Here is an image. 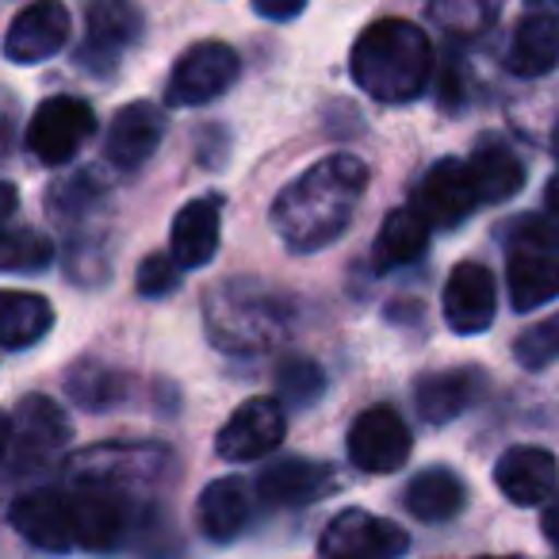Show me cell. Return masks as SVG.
I'll return each mask as SVG.
<instances>
[{"label":"cell","mask_w":559,"mask_h":559,"mask_svg":"<svg viewBox=\"0 0 559 559\" xmlns=\"http://www.w3.org/2000/svg\"><path fill=\"white\" fill-rule=\"evenodd\" d=\"M368 192V169L353 154H330L299 173L272 203V226L292 253H314L337 241L353 223L360 195Z\"/></svg>","instance_id":"obj_1"},{"label":"cell","mask_w":559,"mask_h":559,"mask_svg":"<svg viewBox=\"0 0 559 559\" xmlns=\"http://www.w3.org/2000/svg\"><path fill=\"white\" fill-rule=\"evenodd\" d=\"M349 73L380 104H411L433 81V43L411 20H376L349 55Z\"/></svg>","instance_id":"obj_2"},{"label":"cell","mask_w":559,"mask_h":559,"mask_svg":"<svg viewBox=\"0 0 559 559\" xmlns=\"http://www.w3.org/2000/svg\"><path fill=\"white\" fill-rule=\"evenodd\" d=\"M203 322H207V337L223 353L253 357V353H264L284 342L292 326V307L272 288L238 276L207 292Z\"/></svg>","instance_id":"obj_3"},{"label":"cell","mask_w":559,"mask_h":559,"mask_svg":"<svg viewBox=\"0 0 559 559\" xmlns=\"http://www.w3.org/2000/svg\"><path fill=\"white\" fill-rule=\"evenodd\" d=\"M518 241L510 246V288L513 311H536V307L559 299V234L548 218H521L513 223Z\"/></svg>","instance_id":"obj_4"},{"label":"cell","mask_w":559,"mask_h":559,"mask_svg":"<svg viewBox=\"0 0 559 559\" xmlns=\"http://www.w3.org/2000/svg\"><path fill=\"white\" fill-rule=\"evenodd\" d=\"M66 441H70V421H66L62 406L47 395H27L9 414V449H4V464L9 475L43 472L55 456H62Z\"/></svg>","instance_id":"obj_5"},{"label":"cell","mask_w":559,"mask_h":559,"mask_svg":"<svg viewBox=\"0 0 559 559\" xmlns=\"http://www.w3.org/2000/svg\"><path fill=\"white\" fill-rule=\"evenodd\" d=\"M169 472V449L162 444H93V449L78 452L66 464L73 487H108V490H127L154 483Z\"/></svg>","instance_id":"obj_6"},{"label":"cell","mask_w":559,"mask_h":559,"mask_svg":"<svg viewBox=\"0 0 559 559\" xmlns=\"http://www.w3.org/2000/svg\"><path fill=\"white\" fill-rule=\"evenodd\" d=\"M241 62L238 50L226 47V43H195L185 55L177 58L169 73V85H165V100L173 108H203V104L218 100V96L230 93V85L238 81Z\"/></svg>","instance_id":"obj_7"},{"label":"cell","mask_w":559,"mask_h":559,"mask_svg":"<svg viewBox=\"0 0 559 559\" xmlns=\"http://www.w3.org/2000/svg\"><path fill=\"white\" fill-rule=\"evenodd\" d=\"M93 131L96 116L81 96H50L32 111L27 150H32V157L39 165H66L93 139Z\"/></svg>","instance_id":"obj_8"},{"label":"cell","mask_w":559,"mask_h":559,"mask_svg":"<svg viewBox=\"0 0 559 559\" xmlns=\"http://www.w3.org/2000/svg\"><path fill=\"white\" fill-rule=\"evenodd\" d=\"M483 203L475 173L460 157H441L426 169L421 185L414 188V207L426 215L433 230H456L460 223L472 218V211Z\"/></svg>","instance_id":"obj_9"},{"label":"cell","mask_w":559,"mask_h":559,"mask_svg":"<svg viewBox=\"0 0 559 559\" xmlns=\"http://www.w3.org/2000/svg\"><path fill=\"white\" fill-rule=\"evenodd\" d=\"M411 429L391 406H368L365 414H357V421L349 426V437H345L353 467H360L368 475L399 472L406 464V456H411Z\"/></svg>","instance_id":"obj_10"},{"label":"cell","mask_w":559,"mask_h":559,"mask_svg":"<svg viewBox=\"0 0 559 559\" xmlns=\"http://www.w3.org/2000/svg\"><path fill=\"white\" fill-rule=\"evenodd\" d=\"M9 525L43 551L78 548V510H73V495L66 490H24L9 506Z\"/></svg>","instance_id":"obj_11"},{"label":"cell","mask_w":559,"mask_h":559,"mask_svg":"<svg viewBox=\"0 0 559 559\" xmlns=\"http://www.w3.org/2000/svg\"><path fill=\"white\" fill-rule=\"evenodd\" d=\"M406 533L368 510H342L322 528V559H395L406 551Z\"/></svg>","instance_id":"obj_12"},{"label":"cell","mask_w":559,"mask_h":559,"mask_svg":"<svg viewBox=\"0 0 559 559\" xmlns=\"http://www.w3.org/2000/svg\"><path fill=\"white\" fill-rule=\"evenodd\" d=\"M284 406L280 399H249L215 433V452L230 464H249L280 449L284 441Z\"/></svg>","instance_id":"obj_13"},{"label":"cell","mask_w":559,"mask_h":559,"mask_svg":"<svg viewBox=\"0 0 559 559\" xmlns=\"http://www.w3.org/2000/svg\"><path fill=\"white\" fill-rule=\"evenodd\" d=\"M495 311H498V288L490 269H483L479 261H460L452 269L441 296V314L449 322V330L460 337H475L483 330H490Z\"/></svg>","instance_id":"obj_14"},{"label":"cell","mask_w":559,"mask_h":559,"mask_svg":"<svg viewBox=\"0 0 559 559\" xmlns=\"http://www.w3.org/2000/svg\"><path fill=\"white\" fill-rule=\"evenodd\" d=\"M70 39V12L62 0H35L4 32V58L16 66H39L55 58Z\"/></svg>","instance_id":"obj_15"},{"label":"cell","mask_w":559,"mask_h":559,"mask_svg":"<svg viewBox=\"0 0 559 559\" xmlns=\"http://www.w3.org/2000/svg\"><path fill=\"white\" fill-rule=\"evenodd\" d=\"M495 483L513 506H548L559 487V460L548 449L518 444L498 456Z\"/></svg>","instance_id":"obj_16"},{"label":"cell","mask_w":559,"mask_h":559,"mask_svg":"<svg viewBox=\"0 0 559 559\" xmlns=\"http://www.w3.org/2000/svg\"><path fill=\"white\" fill-rule=\"evenodd\" d=\"M337 487V475L330 464L322 460H307V456H284L276 464H269L257 475V495L269 506H307L326 498Z\"/></svg>","instance_id":"obj_17"},{"label":"cell","mask_w":559,"mask_h":559,"mask_svg":"<svg viewBox=\"0 0 559 559\" xmlns=\"http://www.w3.org/2000/svg\"><path fill=\"white\" fill-rule=\"evenodd\" d=\"M162 139H165V111L146 100H134L116 111V119L108 127V139H104V154L119 169H139V165H146L154 157Z\"/></svg>","instance_id":"obj_18"},{"label":"cell","mask_w":559,"mask_h":559,"mask_svg":"<svg viewBox=\"0 0 559 559\" xmlns=\"http://www.w3.org/2000/svg\"><path fill=\"white\" fill-rule=\"evenodd\" d=\"M218 238H223V195H200L185 203L173 218L169 230V253L180 261V269H203L215 261Z\"/></svg>","instance_id":"obj_19"},{"label":"cell","mask_w":559,"mask_h":559,"mask_svg":"<svg viewBox=\"0 0 559 559\" xmlns=\"http://www.w3.org/2000/svg\"><path fill=\"white\" fill-rule=\"evenodd\" d=\"M483 388L487 380L479 368H444V372H429L414 383V406L429 426H449L479 403Z\"/></svg>","instance_id":"obj_20"},{"label":"cell","mask_w":559,"mask_h":559,"mask_svg":"<svg viewBox=\"0 0 559 559\" xmlns=\"http://www.w3.org/2000/svg\"><path fill=\"white\" fill-rule=\"evenodd\" d=\"M73 510H78V548L111 551L123 540V533H127L123 490L78 487L73 490Z\"/></svg>","instance_id":"obj_21"},{"label":"cell","mask_w":559,"mask_h":559,"mask_svg":"<svg viewBox=\"0 0 559 559\" xmlns=\"http://www.w3.org/2000/svg\"><path fill=\"white\" fill-rule=\"evenodd\" d=\"M249 518H253V495H249L246 479H238V475L207 483L200 502H195L200 533L215 544H230L249 525Z\"/></svg>","instance_id":"obj_22"},{"label":"cell","mask_w":559,"mask_h":559,"mask_svg":"<svg viewBox=\"0 0 559 559\" xmlns=\"http://www.w3.org/2000/svg\"><path fill=\"white\" fill-rule=\"evenodd\" d=\"M142 35V12L131 0H96L88 4V35L81 58L88 62H116Z\"/></svg>","instance_id":"obj_23"},{"label":"cell","mask_w":559,"mask_h":559,"mask_svg":"<svg viewBox=\"0 0 559 559\" xmlns=\"http://www.w3.org/2000/svg\"><path fill=\"white\" fill-rule=\"evenodd\" d=\"M559 66V20L548 12H533L518 24L506 50V70L513 78H544Z\"/></svg>","instance_id":"obj_24"},{"label":"cell","mask_w":559,"mask_h":559,"mask_svg":"<svg viewBox=\"0 0 559 559\" xmlns=\"http://www.w3.org/2000/svg\"><path fill=\"white\" fill-rule=\"evenodd\" d=\"M429 234H433V226L426 223V215L414 203L411 207H395L383 218L380 234H376V249H372L376 272H395L414 264L429 249Z\"/></svg>","instance_id":"obj_25"},{"label":"cell","mask_w":559,"mask_h":559,"mask_svg":"<svg viewBox=\"0 0 559 559\" xmlns=\"http://www.w3.org/2000/svg\"><path fill=\"white\" fill-rule=\"evenodd\" d=\"M464 498H467L464 479L456 472H449V467H426L403 490V506L418 521H429V525L456 518L464 510Z\"/></svg>","instance_id":"obj_26"},{"label":"cell","mask_w":559,"mask_h":559,"mask_svg":"<svg viewBox=\"0 0 559 559\" xmlns=\"http://www.w3.org/2000/svg\"><path fill=\"white\" fill-rule=\"evenodd\" d=\"M55 326V307L32 292H4L0 296V345L9 353L32 349Z\"/></svg>","instance_id":"obj_27"},{"label":"cell","mask_w":559,"mask_h":559,"mask_svg":"<svg viewBox=\"0 0 559 559\" xmlns=\"http://www.w3.org/2000/svg\"><path fill=\"white\" fill-rule=\"evenodd\" d=\"M467 165L475 173L483 203H506L525 188V165L502 139H479Z\"/></svg>","instance_id":"obj_28"},{"label":"cell","mask_w":559,"mask_h":559,"mask_svg":"<svg viewBox=\"0 0 559 559\" xmlns=\"http://www.w3.org/2000/svg\"><path fill=\"white\" fill-rule=\"evenodd\" d=\"M66 388H70L73 403L85 406V411H111L127 399L131 380L116 368L100 365V360H81L78 368H70L66 376Z\"/></svg>","instance_id":"obj_29"},{"label":"cell","mask_w":559,"mask_h":559,"mask_svg":"<svg viewBox=\"0 0 559 559\" xmlns=\"http://www.w3.org/2000/svg\"><path fill=\"white\" fill-rule=\"evenodd\" d=\"M50 261H55V246H50L47 234L32 230V226H9L4 230V253H0L4 272H43Z\"/></svg>","instance_id":"obj_30"},{"label":"cell","mask_w":559,"mask_h":559,"mask_svg":"<svg viewBox=\"0 0 559 559\" xmlns=\"http://www.w3.org/2000/svg\"><path fill=\"white\" fill-rule=\"evenodd\" d=\"M502 0H429L433 20L452 35H479L495 24Z\"/></svg>","instance_id":"obj_31"},{"label":"cell","mask_w":559,"mask_h":559,"mask_svg":"<svg viewBox=\"0 0 559 559\" xmlns=\"http://www.w3.org/2000/svg\"><path fill=\"white\" fill-rule=\"evenodd\" d=\"M276 391L284 403L292 406H307V403H319V395L326 391V376L314 360L307 357H292L280 365L276 372Z\"/></svg>","instance_id":"obj_32"},{"label":"cell","mask_w":559,"mask_h":559,"mask_svg":"<svg viewBox=\"0 0 559 559\" xmlns=\"http://www.w3.org/2000/svg\"><path fill=\"white\" fill-rule=\"evenodd\" d=\"M513 357H518V365L528 368V372H544L548 365H556L559 360V314L528 326L525 334L513 342Z\"/></svg>","instance_id":"obj_33"},{"label":"cell","mask_w":559,"mask_h":559,"mask_svg":"<svg viewBox=\"0 0 559 559\" xmlns=\"http://www.w3.org/2000/svg\"><path fill=\"white\" fill-rule=\"evenodd\" d=\"M180 261L173 253H150L142 257L139 272H134V292H139L142 299H165L177 292L180 284Z\"/></svg>","instance_id":"obj_34"},{"label":"cell","mask_w":559,"mask_h":559,"mask_svg":"<svg viewBox=\"0 0 559 559\" xmlns=\"http://www.w3.org/2000/svg\"><path fill=\"white\" fill-rule=\"evenodd\" d=\"M307 9V0H253V12L272 24H284V20H296Z\"/></svg>","instance_id":"obj_35"},{"label":"cell","mask_w":559,"mask_h":559,"mask_svg":"<svg viewBox=\"0 0 559 559\" xmlns=\"http://www.w3.org/2000/svg\"><path fill=\"white\" fill-rule=\"evenodd\" d=\"M540 528H544V536H548V544H556V548H559V490H556V498L544 506Z\"/></svg>","instance_id":"obj_36"},{"label":"cell","mask_w":559,"mask_h":559,"mask_svg":"<svg viewBox=\"0 0 559 559\" xmlns=\"http://www.w3.org/2000/svg\"><path fill=\"white\" fill-rule=\"evenodd\" d=\"M544 218H548L551 226H556V234H559V177H551L548 180V192H544Z\"/></svg>","instance_id":"obj_37"},{"label":"cell","mask_w":559,"mask_h":559,"mask_svg":"<svg viewBox=\"0 0 559 559\" xmlns=\"http://www.w3.org/2000/svg\"><path fill=\"white\" fill-rule=\"evenodd\" d=\"M12 215H16V185H4V218L12 223Z\"/></svg>","instance_id":"obj_38"},{"label":"cell","mask_w":559,"mask_h":559,"mask_svg":"<svg viewBox=\"0 0 559 559\" xmlns=\"http://www.w3.org/2000/svg\"><path fill=\"white\" fill-rule=\"evenodd\" d=\"M551 154H556V162H559V119H556V131H551Z\"/></svg>","instance_id":"obj_39"},{"label":"cell","mask_w":559,"mask_h":559,"mask_svg":"<svg viewBox=\"0 0 559 559\" xmlns=\"http://www.w3.org/2000/svg\"><path fill=\"white\" fill-rule=\"evenodd\" d=\"M483 559H518V556H483Z\"/></svg>","instance_id":"obj_40"},{"label":"cell","mask_w":559,"mask_h":559,"mask_svg":"<svg viewBox=\"0 0 559 559\" xmlns=\"http://www.w3.org/2000/svg\"><path fill=\"white\" fill-rule=\"evenodd\" d=\"M528 4H548V0H528Z\"/></svg>","instance_id":"obj_41"}]
</instances>
